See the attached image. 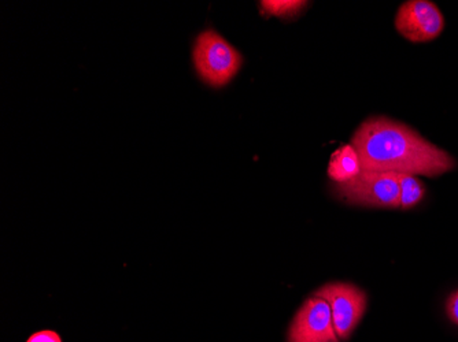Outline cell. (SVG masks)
Instances as JSON below:
<instances>
[{"instance_id": "cell-1", "label": "cell", "mask_w": 458, "mask_h": 342, "mask_svg": "<svg viewBox=\"0 0 458 342\" xmlns=\"http://www.w3.org/2000/svg\"><path fill=\"white\" fill-rule=\"evenodd\" d=\"M362 170L377 173L439 177L455 167V161L438 146L405 123L373 117L361 123L352 138Z\"/></svg>"}, {"instance_id": "cell-2", "label": "cell", "mask_w": 458, "mask_h": 342, "mask_svg": "<svg viewBox=\"0 0 458 342\" xmlns=\"http://www.w3.org/2000/svg\"><path fill=\"white\" fill-rule=\"evenodd\" d=\"M194 63L206 84L220 88L238 74L242 55L223 36L206 30L195 41Z\"/></svg>"}, {"instance_id": "cell-3", "label": "cell", "mask_w": 458, "mask_h": 342, "mask_svg": "<svg viewBox=\"0 0 458 342\" xmlns=\"http://www.w3.org/2000/svg\"><path fill=\"white\" fill-rule=\"evenodd\" d=\"M336 190L350 204L400 208V179L395 173L362 170L350 181L338 184Z\"/></svg>"}, {"instance_id": "cell-4", "label": "cell", "mask_w": 458, "mask_h": 342, "mask_svg": "<svg viewBox=\"0 0 458 342\" xmlns=\"http://www.w3.org/2000/svg\"><path fill=\"white\" fill-rule=\"evenodd\" d=\"M315 296L328 303L339 339L349 338L367 311V293L356 285L331 282L321 287Z\"/></svg>"}, {"instance_id": "cell-5", "label": "cell", "mask_w": 458, "mask_h": 342, "mask_svg": "<svg viewBox=\"0 0 458 342\" xmlns=\"http://www.w3.org/2000/svg\"><path fill=\"white\" fill-rule=\"evenodd\" d=\"M395 28L411 43H428L444 32L445 18L439 7L429 0H409L398 10Z\"/></svg>"}, {"instance_id": "cell-6", "label": "cell", "mask_w": 458, "mask_h": 342, "mask_svg": "<svg viewBox=\"0 0 458 342\" xmlns=\"http://www.w3.org/2000/svg\"><path fill=\"white\" fill-rule=\"evenodd\" d=\"M288 342H341L326 300L315 296L303 303L291 323Z\"/></svg>"}, {"instance_id": "cell-7", "label": "cell", "mask_w": 458, "mask_h": 342, "mask_svg": "<svg viewBox=\"0 0 458 342\" xmlns=\"http://www.w3.org/2000/svg\"><path fill=\"white\" fill-rule=\"evenodd\" d=\"M361 171L362 166L359 154L352 144L344 146L332 154L328 164V176L334 181L338 182V184L350 181V179L359 176Z\"/></svg>"}, {"instance_id": "cell-8", "label": "cell", "mask_w": 458, "mask_h": 342, "mask_svg": "<svg viewBox=\"0 0 458 342\" xmlns=\"http://www.w3.org/2000/svg\"><path fill=\"white\" fill-rule=\"evenodd\" d=\"M400 179V208L411 210L420 204L426 196V188L423 182L411 174H398Z\"/></svg>"}, {"instance_id": "cell-9", "label": "cell", "mask_w": 458, "mask_h": 342, "mask_svg": "<svg viewBox=\"0 0 458 342\" xmlns=\"http://www.w3.org/2000/svg\"><path fill=\"white\" fill-rule=\"evenodd\" d=\"M262 10L265 14L275 15V17H293L297 15L303 7L305 2H295V0H283V2H261Z\"/></svg>"}, {"instance_id": "cell-10", "label": "cell", "mask_w": 458, "mask_h": 342, "mask_svg": "<svg viewBox=\"0 0 458 342\" xmlns=\"http://www.w3.org/2000/svg\"><path fill=\"white\" fill-rule=\"evenodd\" d=\"M446 315L453 325L458 326V289L450 293L446 300Z\"/></svg>"}, {"instance_id": "cell-11", "label": "cell", "mask_w": 458, "mask_h": 342, "mask_svg": "<svg viewBox=\"0 0 458 342\" xmlns=\"http://www.w3.org/2000/svg\"><path fill=\"white\" fill-rule=\"evenodd\" d=\"M27 342H62V339L55 331L45 330L33 334Z\"/></svg>"}]
</instances>
